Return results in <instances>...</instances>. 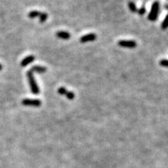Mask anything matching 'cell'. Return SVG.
<instances>
[{
	"label": "cell",
	"mask_w": 168,
	"mask_h": 168,
	"mask_svg": "<svg viewBox=\"0 0 168 168\" xmlns=\"http://www.w3.org/2000/svg\"><path fill=\"white\" fill-rule=\"evenodd\" d=\"M2 68H3V66H2V65H1V64H0V71H1V70H2Z\"/></svg>",
	"instance_id": "cell-18"
},
{
	"label": "cell",
	"mask_w": 168,
	"mask_h": 168,
	"mask_svg": "<svg viewBox=\"0 0 168 168\" xmlns=\"http://www.w3.org/2000/svg\"><path fill=\"white\" fill-rule=\"evenodd\" d=\"M97 39V35L95 34H89L83 36L82 38H80V42L82 43H86V42L93 41Z\"/></svg>",
	"instance_id": "cell-6"
},
{
	"label": "cell",
	"mask_w": 168,
	"mask_h": 168,
	"mask_svg": "<svg viewBox=\"0 0 168 168\" xmlns=\"http://www.w3.org/2000/svg\"><path fill=\"white\" fill-rule=\"evenodd\" d=\"M21 104L24 106H29V107H38L41 105V101L38 99H23L21 101Z\"/></svg>",
	"instance_id": "cell-3"
},
{
	"label": "cell",
	"mask_w": 168,
	"mask_h": 168,
	"mask_svg": "<svg viewBox=\"0 0 168 168\" xmlns=\"http://www.w3.org/2000/svg\"><path fill=\"white\" fill-rule=\"evenodd\" d=\"M118 45L123 48H129V49H133L135 48L137 45L136 42L135 41H129V40H122L118 42Z\"/></svg>",
	"instance_id": "cell-4"
},
{
	"label": "cell",
	"mask_w": 168,
	"mask_h": 168,
	"mask_svg": "<svg viewBox=\"0 0 168 168\" xmlns=\"http://www.w3.org/2000/svg\"><path fill=\"white\" fill-rule=\"evenodd\" d=\"M165 9H167V10H168V4L165 5Z\"/></svg>",
	"instance_id": "cell-17"
},
{
	"label": "cell",
	"mask_w": 168,
	"mask_h": 168,
	"mask_svg": "<svg viewBox=\"0 0 168 168\" xmlns=\"http://www.w3.org/2000/svg\"><path fill=\"white\" fill-rule=\"evenodd\" d=\"M34 60H35V56H34V55H29V56L24 58V59L21 61L20 65L22 67H26V66H28V65H30V63L33 62Z\"/></svg>",
	"instance_id": "cell-5"
},
{
	"label": "cell",
	"mask_w": 168,
	"mask_h": 168,
	"mask_svg": "<svg viewBox=\"0 0 168 168\" xmlns=\"http://www.w3.org/2000/svg\"><path fill=\"white\" fill-rule=\"evenodd\" d=\"M27 77H28V83H29L30 91L34 95H38L40 93V89L38 86V84L37 83L35 80V78L34 76V74L30 70L27 72Z\"/></svg>",
	"instance_id": "cell-1"
},
{
	"label": "cell",
	"mask_w": 168,
	"mask_h": 168,
	"mask_svg": "<svg viewBox=\"0 0 168 168\" xmlns=\"http://www.w3.org/2000/svg\"><path fill=\"white\" fill-rule=\"evenodd\" d=\"M159 9H160V2H158V1H155L153 3L150 13H149V16H148V20L150 21L156 20L158 14H159Z\"/></svg>",
	"instance_id": "cell-2"
},
{
	"label": "cell",
	"mask_w": 168,
	"mask_h": 168,
	"mask_svg": "<svg viewBox=\"0 0 168 168\" xmlns=\"http://www.w3.org/2000/svg\"><path fill=\"white\" fill-rule=\"evenodd\" d=\"M66 92H67V91H66V89H65V87H60V88L58 90V93L61 95H65Z\"/></svg>",
	"instance_id": "cell-15"
},
{
	"label": "cell",
	"mask_w": 168,
	"mask_h": 168,
	"mask_svg": "<svg viewBox=\"0 0 168 168\" xmlns=\"http://www.w3.org/2000/svg\"><path fill=\"white\" fill-rule=\"evenodd\" d=\"M146 9L145 6L143 5V6L141 7V8L139 9H138V13H139L140 16H143V15H144L146 13Z\"/></svg>",
	"instance_id": "cell-14"
},
{
	"label": "cell",
	"mask_w": 168,
	"mask_h": 168,
	"mask_svg": "<svg viewBox=\"0 0 168 168\" xmlns=\"http://www.w3.org/2000/svg\"><path fill=\"white\" fill-rule=\"evenodd\" d=\"M65 96L69 100H72V99L75 98V93L72 91H67L65 93Z\"/></svg>",
	"instance_id": "cell-13"
},
{
	"label": "cell",
	"mask_w": 168,
	"mask_h": 168,
	"mask_svg": "<svg viewBox=\"0 0 168 168\" xmlns=\"http://www.w3.org/2000/svg\"><path fill=\"white\" fill-rule=\"evenodd\" d=\"M160 65L164 67H168V60L167 59H163L160 62Z\"/></svg>",
	"instance_id": "cell-16"
},
{
	"label": "cell",
	"mask_w": 168,
	"mask_h": 168,
	"mask_svg": "<svg viewBox=\"0 0 168 168\" xmlns=\"http://www.w3.org/2000/svg\"><path fill=\"white\" fill-rule=\"evenodd\" d=\"M48 19V14L46 13H41L40 15V22L44 23Z\"/></svg>",
	"instance_id": "cell-12"
},
{
	"label": "cell",
	"mask_w": 168,
	"mask_h": 168,
	"mask_svg": "<svg viewBox=\"0 0 168 168\" xmlns=\"http://www.w3.org/2000/svg\"><path fill=\"white\" fill-rule=\"evenodd\" d=\"M30 70L32 72H38V73H44L47 71V68L44 67V66H41V65H34Z\"/></svg>",
	"instance_id": "cell-7"
},
{
	"label": "cell",
	"mask_w": 168,
	"mask_h": 168,
	"mask_svg": "<svg viewBox=\"0 0 168 168\" xmlns=\"http://www.w3.org/2000/svg\"><path fill=\"white\" fill-rule=\"evenodd\" d=\"M161 28L163 30H166L168 28V14L167 15L165 19H164V22L161 24Z\"/></svg>",
	"instance_id": "cell-11"
},
{
	"label": "cell",
	"mask_w": 168,
	"mask_h": 168,
	"mask_svg": "<svg viewBox=\"0 0 168 168\" xmlns=\"http://www.w3.org/2000/svg\"><path fill=\"white\" fill-rule=\"evenodd\" d=\"M128 9L131 12L133 13H137L138 12V9H137L136 5L135 4V2H128Z\"/></svg>",
	"instance_id": "cell-9"
},
{
	"label": "cell",
	"mask_w": 168,
	"mask_h": 168,
	"mask_svg": "<svg viewBox=\"0 0 168 168\" xmlns=\"http://www.w3.org/2000/svg\"><path fill=\"white\" fill-rule=\"evenodd\" d=\"M41 13V12H39V11H37V10L30 11V12L28 13V17H29L30 18L33 19V18H36V17H40Z\"/></svg>",
	"instance_id": "cell-10"
},
{
	"label": "cell",
	"mask_w": 168,
	"mask_h": 168,
	"mask_svg": "<svg viewBox=\"0 0 168 168\" xmlns=\"http://www.w3.org/2000/svg\"><path fill=\"white\" fill-rule=\"evenodd\" d=\"M56 36L60 39H63V40H68L70 39L71 35H70V33L65 31H59L56 34Z\"/></svg>",
	"instance_id": "cell-8"
}]
</instances>
